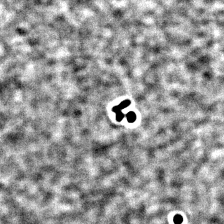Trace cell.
I'll return each instance as SVG.
<instances>
[{
	"mask_svg": "<svg viewBox=\"0 0 224 224\" xmlns=\"http://www.w3.org/2000/svg\"><path fill=\"white\" fill-rule=\"evenodd\" d=\"M116 120H117L118 121H121V120L123 119V118L125 117V115L122 113V112H121V111L118 112V113H116Z\"/></svg>",
	"mask_w": 224,
	"mask_h": 224,
	"instance_id": "3957f363",
	"label": "cell"
},
{
	"mask_svg": "<svg viewBox=\"0 0 224 224\" xmlns=\"http://www.w3.org/2000/svg\"><path fill=\"white\" fill-rule=\"evenodd\" d=\"M174 222L176 223V224H180L182 222H183V218H182V217L181 216H176L175 217H174Z\"/></svg>",
	"mask_w": 224,
	"mask_h": 224,
	"instance_id": "277c9868",
	"label": "cell"
},
{
	"mask_svg": "<svg viewBox=\"0 0 224 224\" xmlns=\"http://www.w3.org/2000/svg\"><path fill=\"white\" fill-rule=\"evenodd\" d=\"M127 118L129 123H133L136 119V115L133 111H130L127 113Z\"/></svg>",
	"mask_w": 224,
	"mask_h": 224,
	"instance_id": "6da1fadb",
	"label": "cell"
},
{
	"mask_svg": "<svg viewBox=\"0 0 224 224\" xmlns=\"http://www.w3.org/2000/svg\"><path fill=\"white\" fill-rule=\"evenodd\" d=\"M130 104H131V102L130 100H124V101H123L122 102H121V104L119 105V106H120V107L121 108V109L122 110L123 108H127V106H128L130 105Z\"/></svg>",
	"mask_w": 224,
	"mask_h": 224,
	"instance_id": "7a4b0ae2",
	"label": "cell"
},
{
	"mask_svg": "<svg viewBox=\"0 0 224 224\" xmlns=\"http://www.w3.org/2000/svg\"><path fill=\"white\" fill-rule=\"evenodd\" d=\"M121 108H120L119 105H118V106H115L113 107V108H112V111H113V112H115V113H118V112L121 111Z\"/></svg>",
	"mask_w": 224,
	"mask_h": 224,
	"instance_id": "5b68a950",
	"label": "cell"
}]
</instances>
